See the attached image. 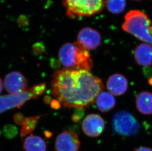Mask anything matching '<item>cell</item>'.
I'll return each mask as SVG.
<instances>
[{"mask_svg": "<svg viewBox=\"0 0 152 151\" xmlns=\"http://www.w3.org/2000/svg\"><path fill=\"white\" fill-rule=\"evenodd\" d=\"M3 133L4 136L7 138H13L16 136L18 133L16 127L12 125H7L5 126L3 129Z\"/></svg>", "mask_w": 152, "mask_h": 151, "instance_id": "cell-18", "label": "cell"}, {"mask_svg": "<svg viewBox=\"0 0 152 151\" xmlns=\"http://www.w3.org/2000/svg\"><path fill=\"white\" fill-rule=\"evenodd\" d=\"M106 87L111 94L121 96L126 92L128 88V81L126 78L120 74L111 75L106 82Z\"/></svg>", "mask_w": 152, "mask_h": 151, "instance_id": "cell-11", "label": "cell"}, {"mask_svg": "<svg viewBox=\"0 0 152 151\" xmlns=\"http://www.w3.org/2000/svg\"><path fill=\"white\" fill-rule=\"evenodd\" d=\"M4 86L10 94H18L27 90V81L20 72H11L4 78Z\"/></svg>", "mask_w": 152, "mask_h": 151, "instance_id": "cell-9", "label": "cell"}, {"mask_svg": "<svg viewBox=\"0 0 152 151\" xmlns=\"http://www.w3.org/2000/svg\"><path fill=\"white\" fill-rule=\"evenodd\" d=\"M44 101H45V103H47V104L51 103V100L50 97H49V96L45 97V98H44Z\"/></svg>", "mask_w": 152, "mask_h": 151, "instance_id": "cell-25", "label": "cell"}, {"mask_svg": "<svg viewBox=\"0 0 152 151\" xmlns=\"http://www.w3.org/2000/svg\"><path fill=\"white\" fill-rule=\"evenodd\" d=\"M95 102L99 111L107 113L115 107L116 101L112 94L106 91H102L96 97Z\"/></svg>", "mask_w": 152, "mask_h": 151, "instance_id": "cell-14", "label": "cell"}, {"mask_svg": "<svg viewBox=\"0 0 152 151\" xmlns=\"http://www.w3.org/2000/svg\"><path fill=\"white\" fill-rule=\"evenodd\" d=\"M134 151H152V149L148 147H140L135 149Z\"/></svg>", "mask_w": 152, "mask_h": 151, "instance_id": "cell-24", "label": "cell"}, {"mask_svg": "<svg viewBox=\"0 0 152 151\" xmlns=\"http://www.w3.org/2000/svg\"><path fill=\"white\" fill-rule=\"evenodd\" d=\"M52 78L51 94L66 108L89 107L104 88L102 80L87 70L65 68L55 72Z\"/></svg>", "mask_w": 152, "mask_h": 151, "instance_id": "cell-1", "label": "cell"}, {"mask_svg": "<svg viewBox=\"0 0 152 151\" xmlns=\"http://www.w3.org/2000/svg\"><path fill=\"white\" fill-rule=\"evenodd\" d=\"M80 147L79 137L74 132L64 131L56 137L55 144L56 151H78Z\"/></svg>", "mask_w": 152, "mask_h": 151, "instance_id": "cell-7", "label": "cell"}, {"mask_svg": "<svg viewBox=\"0 0 152 151\" xmlns=\"http://www.w3.org/2000/svg\"><path fill=\"white\" fill-rule=\"evenodd\" d=\"M13 120L18 125H22L24 122L25 118L24 116L21 113H17L15 114L13 117Z\"/></svg>", "mask_w": 152, "mask_h": 151, "instance_id": "cell-21", "label": "cell"}, {"mask_svg": "<svg viewBox=\"0 0 152 151\" xmlns=\"http://www.w3.org/2000/svg\"><path fill=\"white\" fill-rule=\"evenodd\" d=\"M149 83L150 84H152V78L149 80Z\"/></svg>", "mask_w": 152, "mask_h": 151, "instance_id": "cell-27", "label": "cell"}, {"mask_svg": "<svg viewBox=\"0 0 152 151\" xmlns=\"http://www.w3.org/2000/svg\"><path fill=\"white\" fill-rule=\"evenodd\" d=\"M60 61H57V60H52L51 63V66L52 67H53L54 68H57L58 67H60Z\"/></svg>", "mask_w": 152, "mask_h": 151, "instance_id": "cell-23", "label": "cell"}, {"mask_svg": "<svg viewBox=\"0 0 152 151\" xmlns=\"http://www.w3.org/2000/svg\"><path fill=\"white\" fill-rule=\"evenodd\" d=\"M105 6L111 13L119 14L125 10L126 7V0H106Z\"/></svg>", "mask_w": 152, "mask_h": 151, "instance_id": "cell-17", "label": "cell"}, {"mask_svg": "<svg viewBox=\"0 0 152 151\" xmlns=\"http://www.w3.org/2000/svg\"><path fill=\"white\" fill-rule=\"evenodd\" d=\"M51 106L52 108L58 110L61 107V104L57 100H53L51 102Z\"/></svg>", "mask_w": 152, "mask_h": 151, "instance_id": "cell-22", "label": "cell"}, {"mask_svg": "<svg viewBox=\"0 0 152 151\" xmlns=\"http://www.w3.org/2000/svg\"><path fill=\"white\" fill-rule=\"evenodd\" d=\"M138 110L144 115L152 114V93L147 91L139 93L136 98Z\"/></svg>", "mask_w": 152, "mask_h": 151, "instance_id": "cell-13", "label": "cell"}, {"mask_svg": "<svg viewBox=\"0 0 152 151\" xmlns=\"http://www.w3.org/2000/svg\"><path fill=\"white\" fill-rule=\"evenodd\" d=\"M88 50H94L101 45L102 37L96 30L92 28H84L78 33L77 41Z\"/></svg>", "mask_w": 152, "mask_h": 151, "instance_id": "cell-10", "label": "cell"}, {"mask_svg": "<svg viewBox=\"0 0 152 151\" xmlns=\"http://www.w3.org/2000/svg\"><path fill=\"white\" fill-rule=\"evenodd\" d=\"M106 0H63L66 15L70 18L89 17L99 13Z\"/></svg>", "mask_w": 152, "mask_h": 151, "instance_id": "cell-4", "label": "cell"}, {"mask_svg": "<svg viewBox=\"0 0 152 151\" xmlns=\"http://www.w3.org/2000/svg\"><path fill=\"white\" fill-rule=\"evenodd\" d=\"M135 1H141V0H135Z\"/></svg>", "mask_w": 152, "mask_h": 151, "instance_id": "cell-28", "label": "cell"}, {"mask_svg": "<svg viewBox=\"0 0 152 151\" xmlns=\"http://www.w3.org/2000/svg\"><path fill=\"white\" fill-rule=\"evenodd\" d=\"M82 128L85 134L88 136H99L104 130L105 122L99 114H88L82 122Z\"/></svg>", "mask_w": 152, "mask_h": 151, "instance_id": "cell-8", "label": "cell"}, {"mask_svg": "<svg viewBox=\"0 0 152 151\" xmlns=\"http://www.w3.org/2000/svg\"><path fill=\"white\" fill-rule=\"evenodd\" d=\"M23 148L25 151H46L47 145L41 137L31 134L24 140Z\"/></svg>", "mask_w": 152, "mask_h": 151, "instance_id": "cell-15", "label": "cell"}, {"mask_svg": "<svg viewBox=\"0 0 152 151\" xmlns=\"http://www.w3.org/2000/svg\"><path fill=\"white\" fill-rule=\"evenodd\" d=\"M32 87L18 94L0 96V113L15 107H20L26 102L37 98Z\"/></svg>", "mask_w": 152, "mask_h": 151, "instance_id": "cell-6", "label": "cell"}, {"mask_svg": "<svg viewBox=\"0 0 152 151\" xmlns=\"http://www.w3.org/2000/svg\"><path fill=\"white\" fill-rule=\"evenodd\" d=\"M34 92L37 97L41 96L45 92L46 89V84L45 83L37 84L32 87Z\"/></svg>", "mask_w": 152, "mask_h": 151, "instance_id": "cell-20", "label": "cell"}, {"mask_svg": "<svg viewBox=\"0 0 152 151\" xmlns=\"http://www.w3.org/2000/svg\"><path fill=\"white\" fill-rule=\"evenodd\" d=\"M59 60L65 68L90 71L93 66L89 50L77 41L65 43L59 51Z\"/></svg>", "mask_w": 152, "mask_h": 151, "instance_id": "cell-2", "label": "cell"}, {"mask_svg": "<svg viewBox=\"0 0 152 151\" xmlns=\"http://www.w3.org/2000/svg\"><path fill=\"white\" fill-rule=\"evenodd\" d=\"M124 31L138 39L152 46V23L145 13L131 10L126 13L122 26Z\"/></svg>", "mask_w": 152, "mask_h": 151, "instance_id": "cell-3", "label": "cell"}, {"mask_svg": "<svg viewBox=\"0 0 152 151\" xmlns=\"http://www.w3.org/2000/svg\"><path fill=\"white\" fill-rule=\"evenodd\" d=\"M111 125L114 133L124 136H135L140 130L139 122L131 113L125 110L115 113Z\"/></svg>", "mask_w": 152, "mask_h": 151, "instance_id": "cell-5", "label": "cell"}, {"mask_svg": "<svg viewBox=\"0 0 152 151\" xmlns=\"http://www.w3.org/2000/svg\"><path fill=\"white\" fill-rule=\"evenodd\" d=\"M84 111L83 108H75V112L72 116V120L74 122H78L84 115Z\"/></svg>", "mask_w": 152, "mask_h": 151, "instance_id": "cell-19", "label": "cell"}, {"mask_svg": "<svg viewBox=\"0 0 152 151\" xmlns=\"http://www.w3.org/2000/svg\"><path fill=\"white\" fill-rule=\"evenodd\" d=\"M134 57L138 64L143 66L152 65V46L146 43H141L134 50Z\"/></svg>", "mask_w": 152, "mask_h": 151, "instance_id": "cell-12", "label": "cell"}, {"mask_svg": "<svg viewBox=\"0 0 152 151\" xmlns=\"http://www.w3.org/2000/svg\"><path fill=\"white\" fill-rule=\"evenodd\" d=\"M42 116H32L25 118V120L22 125L20 133V136L22 138H23L27 134H29V133L33 131L36 128L39 119Z\"/></svg>", "mask_w": 152, "mask_h": 151, "instance_id": "cell-16", "label": "cell"}, {"mask_svg": "<svg viewBox=\"0 0 152 151\" xmlns=\"http://www.w3.org/2000/svg\"><path fill=\"white\" fill-rule=\"evenodd\" d=\"M3 83L1 81V78H0V93L1 92V91L3 90Z\"/></svg>", "mask_w": 152, "mask_h": 151, "instance_id": "cell-26", "label": "cell"}]
</instances>
